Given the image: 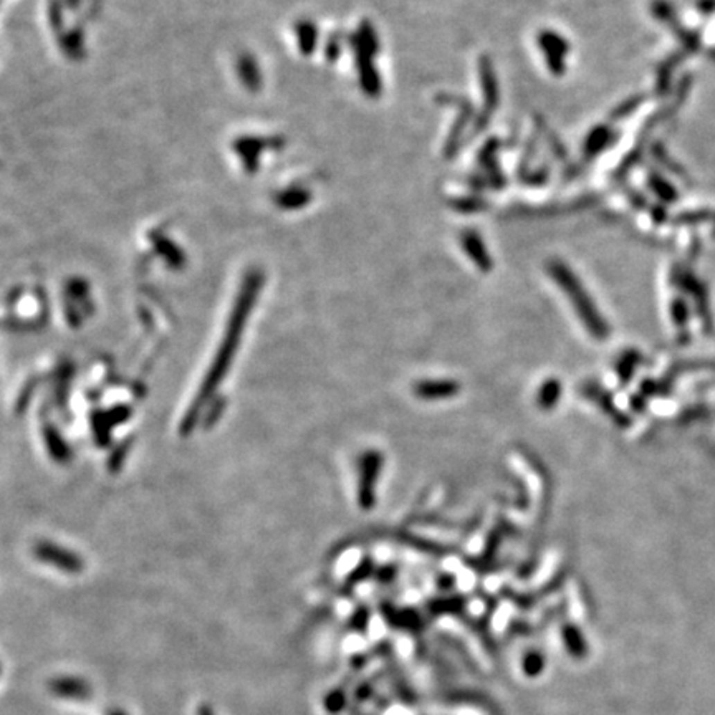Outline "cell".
Instances as JSON below:
<instances>
[{"label": "cell", "mask_w": 715, "mask_h": 715, "mask_svg": "<svg viewBox=\"0 0 715 715\" xmlns=\"http://www.w3.org/2000/svg\"><path fill=\"white\" fill-rule=\"evenodd\" d=\"M48 691L60 699L85 700L91 696V685L87 679L76 676H58L48 682Z\"/></svg>", "instance_id": "obj_1"}, {"label": "cell", "mask_w": 715, "mask_h": 715, "mask_svg": "<svg viewBox=\"0 0 715 715\" xmlns=\"http://www.w3.org/2000/svg\"><path fill=\"white\" fill-rule=\"evenodd\" d=\"M459 391L457 382L454 381H424L416 387V394L423 399H442L449 398Z\"/></svg>", "instance_id": "obj_2"}, {"label": "cell", "mask_w": 715, "mask_h": 715, "mask_svg": "<svg viewBox=\"0 0 715 715\" xmlns=\"http://www.w3.org/2000/svg\"><path fill=\"white\" fill-rule=\"evenodd\" d=\"M558 382H547L542 387V393H540V403L543 404V406H551L553 403L558 399Z\"/></svg>", "instance_id": "obj_3"}, {"label": "cell", "mask_w": 715, "mask_h": 715, "mask_svg": "<svg viewBox=\"0 0 715 715\" xmlns=\"http://www.w3.org/2000/svg\"><path fill=\"white\" fill-rule=\"evenodd\" d=\"M685 317H687V306H685L682 301H678V305L674 306V321H678L679 325H682V323L685 321Z\"/></svg>", "instance_id": "obj_4"}, {"label": "cell", "mask_w": 715, "mask_h": 715, "mask_svg": "<svg viewBox=\"0 0 715 715\" xmlns=\"http://www.w3.org/2000/svg\"><path fill=\"white\" fill-rule=\"evenodd\" d=\"M195 715H217V714H215V710L211 707V705L202 704V705H199L197 710H195Z\"/></svg>", "instance_id": "obj_5"}, {"label": "cell", "mask_w": 715, "mask_h": 715, "mask_svg": "<svg viewBox=\"0 0 715 715\" xmlns=\"http://www.w3.org/2000/svg\"><path fill=\"white\" fill-rule=\"evenodd\" d=\"M106 715H127V712H126V710L119 709V707H113V709L108 710V714H106Z\"/></svg>", "instance_id": "obj_6"}]
</instances>
